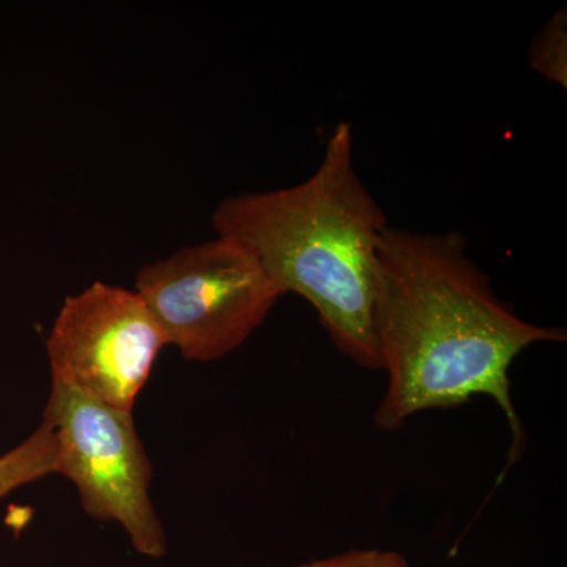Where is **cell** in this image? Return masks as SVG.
Returning a JSON list of instances; mask_svg holds the SVG:
<instances>
[{
    "instance_id": "6da1fadb",
    "label": "cell",
    "mask_w": 567,
    "mask_h": 567,
    "mask_svg": "<svg viewBox=\"0 0 567 567\" xmlns=\"http://www.w3.org/2000/svg\"><path fill=\"white\" fill-rule=\"evenodd\" d=\"M466 246L454 230L390 226L383 235L375 334L388 388L374 423L395 431L417 413L488 395L513 432L511 466L525 440L511 398V365L528 347L566 341V331L529 323L507 308Z\"/></svg>"
},
{
    "instance_id": "7a4b0ae2",
    "label": "cell",
    "mask_w": 567,
    "mask_h": 567,
    "mask_svg": "<svg viewBox=\"0 0 567 567\" xmlns=\"http://www.w3.org/2000/svg\"><path fill=\"white\" fill-rule=\"evenodd\" d=\"M216 234L251 248L282 295L315 308L339 352L380 369L375 334L379 249L390 223L354 166L353 128L339 122L306 181L229 196Z\"/></svg>"
},
{
    "instance_id": "3957f363",
    "label": "cell",
    "mask_w": 567,
    "mask_h": 567,
    "mask_svg": "<svg viewBox=\"0 0 567 567\" xmlns=\"http://www.w3.org/2000/svg\"><path fill=\"white\" fill-rule=\"evenodd\" d=\"M185 360L210 363L233 353L282 297L251 248L216 235L145 265L134 290Z\"/></svg>"
},
{
    "instance_id": "277c9868",
    "label": "cell",
    "mask_w": 567,
    "mask_h": 567,
    "mask_svg": "<svg viewBox=\"0 0 567 567\" xmlns=\"http://www.w3.org/2000/svg\"><path fill=\"white\" fill-rule=\"evenodd\" d=\"M43 421L58 443L55 475L74 484L85 513L117 522L144 557H163L166 535L151 498L152 465L133 413L52 380Z\"/></svg>"
},
{
    "instance_id": "5b68a950",
    "label": "cell",
    "mask_w": 567,
    "mask_h": 567,
    "mask_svg": "<svg viewBox=\"0 0 567 567\" xmlns=\"http://www.w3.org/2000/svg\"><path fill=\"white\" fill-rule=\"evenodd\" d=\"M164 346L140 295L103 282L63 301L47 342L54 382L132 413Z\"/></svg>"
},
{
    "instance_id": "8992f818",
    "label": "cell",
    "mask_w": 567,
    "mask_h": 567,
    "mask_svg": "<svg viewBox=\"0 0 567 567\" xmlns=\"http://www.w3.org/2000/svg\"><path fill=\"white\" fill-rule=\"evenodd\" d=\"M55 462L54 431L43 421L24 442L0 456V499L25 484L55 475Z\"/></svg>"
},
{
    "instance_id": "52a82bcc",
    "label": "cell",
    "mask_w": 567,
    "mask_h": 567,
    "mask_svg": "<svg viewBox=\"0 0 567 567\" xmlns=\"http://www.w3.org/2000/svg\"><path fill=\"white\" fill-rule=\"evenodd\" d=\"M529 66L548 82L567 87V9L557 13L533 37L528 54Z\"/></svg>"
},
{
    "instance_id": "ba28073f",
    "label": "cell",
    "mask_w": 567,
    "mask_h": 567,
    "mask_svg": "<svg viewBox=\"0 0 567 567\" xmlns=\"http://www.w3.org/2000/svg\"><path fill=\"white\" fill-rule=\"evenodd\" d=\"M293 567H410L405 557L393 550L380 548H354L333 557L312 559Z\"/></svg>"
}]
</instances>
